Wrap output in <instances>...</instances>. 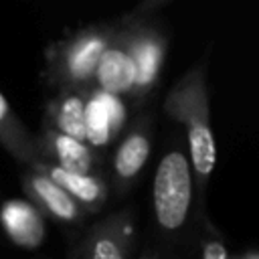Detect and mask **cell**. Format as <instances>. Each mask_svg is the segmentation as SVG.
<instances>
[{
  "label": "cell",
  "instance_id": "2",
  "mask_svg": "<svg viewBox=\"0 0 259 259\" xmlns=\"http://www.w3.org/2000/svg\"><path fill=\"white\" fill-rule=\"evenodd\" d=\"M117 24H91L47 49V77L61 91H85Z\"/></svg>",
  "mask_w": 259,
  "mask_h": 259
},
{
  "label": "cell",
  "instance_id": "5",
  "mask_svg": "<svg viewBox=\"0 0 259 259\" xmlns=\"http://www.w3.org/2000/svg\"><path fill=\"white\" fill-rule=\"evenodd\" d=\"M93 83L97 85V91L115 95L119 99L134 93L136 65H134V57H132V49H130L125 20L115 26V34L97 63Z\"/></svg>",
  "mask_w": 259,
  "mask_h": 259
},
{
  "label": "cell",
  "instance_id": "6",
  "mask_svg": "<svg viewBox=\"0 0 259 259\" xmlns=\"http://www.w3.org/2000/svg\"><path fill=\"white\" fill-rule=\"evenodd\" d=\"M127 113L119 97L91 91L85 99V144L89 148H105L125 125Z\"/></svg>",
  "mask_w": 259,
  "mask_h": 259
},
{
  "label": "cell",
  "instance_id": "1",
  "mask_svg": "<svg viewBox=\"0 0 259 259\" xmlns=\"http://www.w3.org/2000/svg\"><path fill=\"white\" fill-rule=\"evenodd\" d=\"M164 111L184 125L190 168L204 184L217 166V142L210 127L206 67L202 63L188 69L172 85L164 99Z\"/></svg>",
  "mask_w": 259,
  "mask_h": 259
},
{
  "label": "cell",
  "instance_id": "17",
  "mask_svg": "<svg viewBox=\"0 0 259 259\" xmlns=\"http://www.w3.org/2000/svg\"><path fill=\"white\" fill-rule=\"evenodd\" d=\"M140 259H154V257H150V255H144V257H140Z\"/></svg>",
  "mask_w": 259,
  "mask_h": 259
},
{
  "label": "cell",
  "instance_id": "13",
  "mask_svg": "<svg viewBox=\"0 0 259 259\" xmlns=\"http://www.w3.org/2000/svg\"><path fill=\"white\" fill-rule=\"evenodd\" d=\"M0 146L10 156L28 164L30 168H34L36 164L42 162L36 140L30 136V132L20 121V117L12 111V107L6 101V97L2 95V91H0Z\"/></svg>",
  "mask_w": 259,
  "mask_h": 259
},
{
  "label": "cell",
  "instance_id": "11",
  "mask_svg": "<svg viewBox=\"0 0 259 259\" xmlns=\"http://www.w3.org/2000/svg\"><path fill=\"white\" fill-rule=\"evenodd\" d=\"M150 150H152V130L150 123L142 119L117 144V150L111 160V170L119 188H125L138 178V174L144 170L150 158Z\"/></svg>",
  "mask_w": 259,
  "mask_h": 259
},
{
  "label": "cell",
  "instance_id": "16",
  "mask_svg": "<svg viewBox=\"0 0 259 259\" xmlns=\"http://www.w3.org/2000/svg\"><path fill=\"white\" fill-rule=\"evenodd\" d=\"M229 259H231V257H229ZM233 259H259V257H257L255 251H249V253H245V255H241V257H233Z\"/></svg>",
  "mask_w": 259,
  "mask_h": 259
},
{
  "label": "cell",
  "instance_id": "15",
  "mask_svg": "<svg viewBox=\"0 0 259 259\" xmlns=\"http://www.w3.org/2000/svg\"><path fill=\"white\" fill-rule=\"evenodd\" d=\"M202 259H229V253L225 245L217 239H208L202 249Z\"/></svg>",
  "mask_w": 259,
  "mask_h": 259
},
{
  "label": "cell",
  "instance_id": "8",
  "mask_svg": "<svg viewBox=\"0 0 259 259\" xmlns=\"http://www.w3.org/2000/svg\"><path fill=\"white\" fill-rule=\"evenodd\" d=\"M0 225L8 239L24 249H36L45 241L47 227L42 212L22 198H10L0 206Z\"/></svg>",
  "mask_w": 259,
  "mask_h": 259
},
{
  "label": "cell",
  "instance_id": "3",
  "mask_svg": "<svg viewBox=\"0 0 259 259\" xmlns=\"http://www.w3.org/2000/svg\"><path fill=\"white\" fill-rule=\"evenodd\" d=\"M152 204L162 231L176 233L184 227L192 204V168L182 150H168L160 158L152 184Z\"/></svg>",
  "mask_w": 259,
  "mask_h": 259
},
{
  "label": "cell",
  "instance_id": "7",
  "mask_svg": "<svg viewBox=\"0 0 259 259\" xmlns=\"http://www.w3.org/2000/svg\"><path fill=\"white\" fill-rule=\"evenodd\" d=\"M134 225L130 212L111 214L87 235L83 243V259H127Z\"/></svg>",
  "mask_w": 259,
  "mask_h": 259
},
{
  "label": "cell",
  "instance_id": "14",
  "mask_svg": "<svg viewBox=\"0 0 259 259\" xmlns=\"http://www.w3.org/2000/svg\"><path fill=\"white\" fill-rule=\"evenodd\" d=\"M85 99L83 91H61L49 103V127L85 142Z\"/></svg>",
  "mask_w": 259,
  "mask_h": 259
},
{
  "label": "cell",
  "instance_id": "4",
  "mask_svg": "<svg viewBox=\"0 0 259 259\" xmlns=\"http://www.w3.org/2000/svg\"><path fill=\"white\" fill-rule=\"evenodd\" d=\"M130 49L136 65V85L132 97L142 99L148 95L160 77L164 59H166V34L152 22H146L142 16L125 20Z\"/></svg>",
  "mask_w": 259,
  "mask_h": 259
},
{
  "label": "cell",
  "instance_id": "9",
  "mask_svg": "<svg viewBox=\"0 0 259 259\" xmlns=\"http://www.w3.org/2000/svg\"><path fill=\"white\" fill-rule=\"evenodd\" d=\"M32 170L47 176L51 182H55L59 188H63L85 212H93V210L101 208V204L107 198V184L97 174L69 172V170H63L49 162H40Z\"/></svg>",
  "mask_w": 259,
  "mask_h": 259
},
{
  "label": "cell",
  "instance_id": "12",
  "mask_svg": "<svg viewBox=\"0 0 259 259\" xmlns=\"http://www.w3.org/2000/svg\"><path fill=\"white\" fill-rule=\"evenodd\" d=\"M24 192L28 194V200L42 212L63 223H77L83 219L85 210L55 182H51L47 176L38 172H28L22 180Z\"/></svg>",
  "mask_w": 259,
  "mask_h": 259
},
{
  "label": "cell",
  "instance_id": "10",
  "mask_svg": "<svg viewBox=\"0 0 259 259\" xmlns=\"http://www.w3.org/2000/svg\"><path fill=\"white\" fill-rule=\"evenodd\" d=\"M36 146L42 162H49L69 172L93 174L95 158H93V150L85 142L63 136L47 125L40 140H36Z\"/></svg>",
  "mask_w": 259,
  "mask_h": 259
}]
</instances>
